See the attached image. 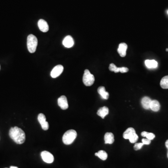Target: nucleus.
<instances>
[{
	"label": "nucleus",
	"mask_w": 168,
	"mask_h": 168,
	"mask_svg": "<svg viewBox=\"0 0 168 168\" xmlns=\"http://www.w3.org/2000/svg\"><path fill=\"white\" fill-rule=\"evenodd\" d=\"M167 13H168V11H167Z\"/></svg>",
	"instance_id": "nucleus-29"
},
{
	"label": "nucleus",
	"mask_w": 168,
	"mask_h": 168,
	"mask_svg": "<svg viewBox=\"0 0 168 168\" xmlns=\"http://www.w3.org/2000/svg\"><path fill=\"white\" fill-rule=\"evenodd\" d=\"M152 100L149 97H144L142 99H141V103L142 105L143 108L145 109H150V106L151 102Z\"/></svg>",
	"instance_id": "nucleus-14"
},
{
	"label": "nucleus",
	"mask_w": 168,
	"mask_h": 168,
	"mask_svg": "<svg viewBox=\"0 0 168 168\" xmlns=\"http://www.w3.org/2000/svg\"><path fill=\"white\" fill-rule=\"evenodd\" d=\"M64 70V67L62 65H59L56 66L52 69L50 73V76L52 78H56L61 75Z\"/></svg>",
	"instance_id": "nucleus-8"
},
{
	"label": "nucleus",
	"mask_w": 168,
	"mask_h": 168,
	"mask_svg": "<svg viewBox=\"0 0 168 168\" xmlns=\"http://www.w3.org/2000/svg\"><path fill=\"white\" fill-rule=\"evenodd\" d=\"M63 44L66 48H71L74 45V40L71 36H67L63 41Z\"/></svg>",
	"instance_id": "nucleus-12"
},
{
	"label": "nucleus",
	"mask_w": 168,
	"mask_h": 168,
	"mask_svg": "<svg viewBox=\"0 0 168 168\" xmlns=\"http://www.w3.org/2000/svg\"><path fill=\"white\" fill-rule=\"evenodd\" d=\"M160 104L157 100H153L151 102L150 109L154 112H158L160 109Z\"/></svg>",
	"instance_id": "nucleus-19"
},
{
	"label": "nucleus",
	"mask_w": 168,
	"mask_h": 168,
	"mask_svg": "<svg viewBox=\"0 0 168 168\" xmlns=\"http://www.w3.org/2000/svg\"><path fill=\"white\" fill-rule=\"evenodd\" d=\"M41 156L43 160L46 163H52L54 160L53 155L47 151H44L42 152L41 153Z\"/></svg>",
	"instance_id": "nucleus-6"
},
{
	"label": "nucleus",
	"mask_w": 168,
	"mask_h": 168,
	"mask_svg": "<svg viewBox=\"0 0 168 168\" xmlns=\"http://www.w3.org/2000/svg\"><path fill=\"white\" fill-rule=\"evenodd\" d=\"M77 133L75 130H68L63 136V141L65 144L70 145L73 144L77 137Z\"/></svg>",
	"instance_id": "nucleus-2"
},
{
	"label": "nucleus",
	"mask_w": 168,
	"mask_h": 168,
	"mask_svg": "<svg viewBox=\"0 0 168 168\" xmlns=\"http://www.w3.org/2000/svg\"><path fill=\"white\" fill-rule=\"evenodd\" d=\"M95 81L94 76L91 73L89 70L86 69L84 72L83 77V82L84 85L87 86H90L93 85Z\"/></svg>",
	"instance_id": "nucleus-5"
},
{
	"label": "nucleus",
	"mask_w": 168,
	"mask_h": 168,
	"mask_svg": "<svg viewBox=\"0 0 168 168\" xmlns=\"http://www.w3.org/2000/svg\"><path fill=\"white\" fill-rule=\"evenodd\" d=\"M166 51H168V49H166Z\"/></svg>",
	"instance_id": "nucleus-27"
},
{
	"label": "nucleus",
	"mask_w": 168,
	"mask_h": 168,
	"mask_svg": "<svg viewBox=\"0 0 168 168\" xmlns=\"http://www.w3.org/2000/svg\"><path fill=\"white\" fill-rule=\"evenodd\" d=\"M141 135L143 137H145L147 138L151 141L154 139L155 137V135L154 134L152 133H148L146 131H144L141 133Z\"/></svg>",
	"instance_id": "nucleus-22"
},
{
	"label": "nucleus",
	"mask_w": 168,
	"mask_h": 168,
	"mask_svg": "<svg viewBox=\"0 0 168 168\" xmlns=\"http://www.w3.org/2000/svg\"><path fill=\"white\" fill-rule=\"evenodd\" d=\"M10 168H18V167H15V166H10Z\"/></svg>",
	"instance_id": "nucleus-26"
},
{
	"label": "nucleus",
	"mask_w": 168,
	"mask_h": 168,
	"mask_svg": "<svg viewBox=\"0 0 168 168\" xmlns=\"http://www.w3.org/2000/svg\"></svg>",
	"instance_id": "nucleus-30"
},
{
	"label": "nucleus",
	"mask_w": 168,
	"mask_h": 168,
	"mask_svg": "<svg viewBox=\"0 0 168 168\" xmlns=\"http://www.w3.org/2000/svg\"><path fill=\"white\" fill-rule=\"evenodd\" d=\"M38 26L39 30L43 32H47L49 29L48 24L47 22L43 19H40L38 21Z\"/></svg>",
	"instance_id": "nucleus-11"
},
{
	"label": "nucleus",
	"mask_w": 168,
	"mask_h": 168,
	"mask_svg": "<svg viewBox=\"0 0 168 168\" xmlns=\"http://www.w3.org/2000/svg\"><path fill=\"white\" fill-rule=\"evenodd\" d=\"M95 155L103 161L106 160L108 158V154L106 151L104 150H99L98 152L96 153Z\"/></svg>",
	"instance_id": "nucleus-20"
},
{
	"label": "nucleus",
	"mask_w": 168,
	"mask_h": 168,
	"mask_svg": "<svg viewBox=\"0 0 168 168\" xmlns=\"http://www.w3.org/2000/svg\"><path fill=\"white\" fill-rule=\"evenodd\" d=\"M123 137L125 139L129 140L132 144L136 143L138 139V136L136 134L134 128H128L123 133Z\"/></svg>",
	"instance_id": "nucleus-3"
},
{
	"label": "nucleus",
	"mask_w": 168,
	"mask_h": 168,
	"mask_svg": "<svg viewBox=\"0 0 168 168\" xmlns=\"http://www.w3.org/2000/svg\"><path fill=\"white\" fill-rule=\"evenodd\" d=\"M57 103L59 106L63 110H66L68 108V103L67 99L65 96L63 95L60 97L58 100Z\"/></svg>",
	"instance_id": "nucleus-9"
},
{
	"label": "nucleus",
	"mask_w": 168,
	"mask_h": 168,
	"mask_svg": "<svg viewBox=\"0 0 168 168\" xmlns=\"http://www.w3.org/2000/svg\"><path fill=\"white\" fill-rule=\"evenodd\" d=\"M10 137L18 144H24L25 141V134L21 128L15 127L10 128L9 131Z\"/></svg>",
	"instance_id": "nucleus-1"
},
{
	"label": "nucleus",
	"mask_w": 168,
	"mask_h": 168,
	"mask_svg": "<svg viewBox=\"0 0 168 168\" xmlns=\"http://www.w3.org/2000/svg\"><path fill=\"white\" fill-rule=\"evenodd\" d=\"M144 145V144L143 143H136L134 144V150H140L141 149V148L143 147V146Z\"/></svg>",
	"instance_id": "nucleus-23"
},
{
	"label": "nucleus",
	"mask_w": 168,
	"mask_h": 168,
	"mask_svg": "<svg viewBox=\"0 0 168 168\" xmlns=\"http://www.w3.org/2000/svg\"><path fill=\"white\" fill-rule=\"evenodd\" d=\"M109 69L110 71L111 72H114L115 73H118L119 72H121V73H127L128 71V68L125 67L118 68L113 63L110 65Z\"/></svg>",
	"instance_id": "nucleus-10"
},
{
	"label": "nucleus",
	"mask_w": 168,
	"mask_h": 168,
	"mask_svg": "<svg viewBox=\"0 0 168 168\" xmlns=\"http://www.w3.org/2000/svg\"><path fill=\"white\" fill-rule=\"evenodd\" d=\"M165 146H166V147L167 148V150H168V153H167V157H168V140L166 141V142H165Z\"/></svg>",
	"instance_id": "nucleus-25"
},
{
	"label": "nucleus",
	"mask_w": 168,
	"mask_h": 168,
	"mask_svg": "<svg viewBox=\"0 0 168 168\" xmlns=\"http://www.w3.org/2000/svg\"><path fill=\"white\" fill-rule=\"evenodd\" d=\"M27 47L28 50L31 53L36 51L38 44L37 38L32 34L29 35L27 37Z\"/></svg>",
	"instance_id": "nucleus-4"
},
{
	"label": "nucleus",
	"mask_w": 168,
	"mask_h": 168,
	"mask_svg": "<svg viewBox=\"0 0 168 168\" xmlns=\"http://www.w3.org/2000/svg\"><path fill=\"white\" fill-rule=\"evenodd\" d=\"M105 144H113L115 141L114 135L112 133H107L105 134Z\"/></svg>",
	"instance_id": "nucleus-15"
},
{
	"label": "nucleus",
	"mask_w": 168,
	"mask_h": 168,
	"mask_svg": "<svg viewBox=\"0 0 168 168\" xmlns=\"http://www.w3.org/2000/svg\"><path fill=\"white\" fill-rule=\"evenodd\" d=\"M145 64L147 67L150 69L156 68L158 66V63L155 60H146L145 61Z\"/></svg>",
	"instance_id": "nucleus-18"
},
{
	"label": "nucleus",
	"mask_w": 168,
	"mask_h": 168,
	"mask_svg": "<svg viewBox=\"0 0 168 168\" xmlns=\"http://www.w3.org/2000/svg\"><path fill=\"white\" fill-rule=\"evenodd\" d=\"M160 86L163 89H168V76L162 78L160 81Z\"/></svg>",
	"instance_id": "nucleus-21"
},
{
	"label": "nucleus",
	"mask_w": 168,
	"mask_h": 168,
	"mask_svg": "<svg viewBox=\"0 0 168 168\" xmlns=\"http://www.w3.org/2000/svg\"><path fill=\"white\" fill-rule=\"evenodd\" d=\"M38 121L41 125L42 129L44 130H47L49 128L48 122L46 121V117L43 114H39L37 117Z\"/></svg>",
	"instance_id": "nucleus-7"
},
{
	"label": "nucleus",
	"mask_w": 168,
	"mask_h": 168,
	"mask_svg": "<svg viewBox=\"0 0 168 168\" xmlns=\"http://www.w3.org/2000/svg\"><path fill=\"white\" fill-rule=\"evenodd\" d=\"M98 92L104 99H108L109 94L108 92L106 91V89L104 86H100L99 87L98 89Z\"/></svg>",
	"instance_id": "nucleus-17"
},
{
	"label": "nucleus",
	"mask_w": 168,
	"mask_h": 168,
	"mask_svg": "<svg viewBox=\"0 0 168 168\" xmlns=\"http://www.w3.org/2000/svg\"><path fill=\"white\" fill-rule=\"evenodd\" d=\"M99 116L102 117V119H104L106 117V115L109 114V109L108 107H103L102 108H100L98 110L97 113Z\"/></svg>",
	"instance_id": "nucleus-16"
},
{
	"label": "nucleus",
	"mask_w": 168,
	"mask_h": 168,
	"mask_svg": "<svg viewBox=\"0 0 168 168\" xmlns=\"http://www.w3.org/2000/svg\"><path fill=\"white\" fill-rule=\"evenodd\" d=\"M128 48V45L124 43L120 44L118 49V52L121 57H125L126 55V51Z\"/></svg>",
	"instance_id": "nucleus-13"
},
{
	"label": "nucleus",
	"mask_w": 168,
	"mask_h": 168,
	"mask_svg": "<svg viewBox=\"0 0 168 168\" xmlns=\"http://www.w3.org/2000/svg\"><path fill=\"white\" fill-rule=\"evenodd\" d=\"M0 70H1V66H0Z\"/></svg>",
	"instance_id": "nucleus-28"
},
{
	"label": "nucleus",
	"mask_w": 168,
	"mask_h": 168,
	"mask_svg": "<svg viewBox=\"0 0 168 168\" xmlns=\"http://www.w3.org/2000/svg\"><path fill=\"white\" fill-rule=\"evenodd\" d=\"M142 143L144 145H149L150 144L151 140L147 138H144L142 139Z\"/></svg>",
	"instance_id": "nucleus-24"
}]
</instances>
